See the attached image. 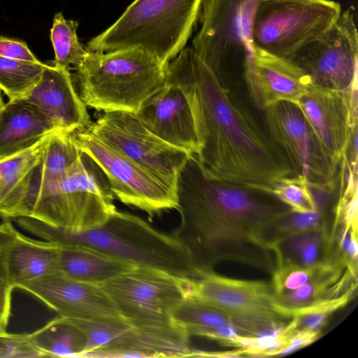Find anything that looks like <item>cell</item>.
<instances>
[{
    "label": "cell",
    "mask_w": 358,
    "mask_h": 358,
    "mask_svg": "<svg viewBox=\"0 0 358 358\" xmlns=\"http://www.w3.org/2000/svg\"><path fill=\"white\" fill-rule=\"evenodd\" d=\"M165 82L180 87L189 102L199 144L195 157L206 178L272 194L282 180L295 176L243 73L213 72L187 48L168 63Z\"/></svg>",
    "instance_id": "6da1fadb"
},
{
    "label": "cell",
    "mask_w": 358,
    "mask_h": 358,
    "mask_svg": "<svg viewBox=\"0 0 358 358\" xmlns=\"http://www.w3.org/2000/svg\"><path fill=\"white\" fill-rule=\"evenodd\" d=\"M180 223L172 236L200 273L223 261L272 273L273 251L265 228L290 208L273 195L206 178L192 155L177 183Z\"/></svg>",
    "instance_id": "7a4b0ae2"
},
{
    "label": "cell",
    "mask_w": 358,
    "mask_h": 358,
    "mask_svg": "<svg viewBox=\"0 0 358 358\" xmlns=\"http://www.w3.org/2000/svg\"><path fill=\"white\" fill-rule=\"evenodd\" d=\"M24 230L62 246L94 248L135 266L151 267L196 280L201 276L182 245L134 215L117 210L100 225L71 231L34 218L14 219Z\"/></svg>",
    "instance_id": "3957f363"
},
{
    "label": "cell",
    "mask_w": 358,
    "mask_h": 358,
    "mask_svg": "<svg viewBox=\"0 0 358 358\" xmlns=\"http://www.w3.org/2000/svg\"><path fill=\"white\" fill-rule=\"evenodd\" d=\"M139 48L108 52L88 50L72 75L76 90L87 106L100 111L136 113L166 81V67Z\"/></svg>",
    "instance_id": "277c9868"
},
{
    "label": "cell",
    "mask_w": 358,
    "mask_h": 358,
    "mask_svg": "<svg viewBox=\"0 0 358 358\" xmlns=\"http://www.w3.org/2000/svg\"><path fill=\"white\" fill-rule=\"evenodd\" d=\"M202 0H135L87 49L108 52L139 48L167 65L185 47L198 20Z\"/></svg>",
    "instance_id": "5b68a950"
},
{
    "label": "cell",
    "mask_w": 358,
    "mask_h": 358,
    "mask_svg": "<svg viewBox=\"0 0 358 358\" xmlns=\"http://www.w3.org/2000/svg\"><path fill=\"white\" fill-rule=\"evenodd\" d=\"M114 199L103 171L83 152L59 179L25 201L20 217H31L58 228L82 231L106 221L116 210Z\"/></svg>",
    "instance_id": "8992f818"
},
{
    "label": "cell",
    "mask_w": 358,
    "mask_h": 358,
    "mask_svg": "<svg viewBox=\"0 0 358 358\" xmlns=\"http://www.w3.org/2000/svg\"><path fill=\"white\" fill-rule=\"evenodd\" d=\"M195 280L165 271L134 266L99 285L121 317L136 327L173 324V310L192 294Z\"/></svg>",
    "instance_id": "52a82bcc"
},
{
    "label": "cell",
    "mask_w": 358,
    "mask_h": 358,
    "mask_svg": "<svg viewBox=\"0 0 358 358\" xmlns=\"http://www.w3.org/2000/svg\"><path fill=\"white\" fill-rule=\"evenodd\" d=\"M341 11L333 0H262L252 22L254 48L289 59L322 36Z\"/></svg>",
    "instance_id": "ba28073f"
},
{
    "label": "cell",
    "mask_w": 358,
    "mask_h": 358,
    "mask_svg": "<svg viewBox=\"0 0 358 358\" xmlns=\"http://www.w3.org/2000/svg\"><path fill=\"white\" fill-rule=\"evenodd\" d=\"M231 317L245 336L280 331L290 319L285 315L271 284L203 273L189 296Z\"/></svg>",
    "instance_id": "9c48e42d"
},
{
    "label": "cell",
    "mask_w": 358,
    "mask_h": 358,
    "mask_svg": "<svg viewBox=\"0 0 358 358\" xmlns=\"http://www.w3.org/2000/svg\"><path fill=\"white\" fill-rule=\"evenodd\" d=\"M261 1L202 0L192 48L212 71L244 74L255 48L252 27Z\"/></svg>",
    "instance_id": "30bf717a"
},
{
    "label": "cell",
    "mask_w": 358,
    "mask_h": 358,
    "mask_svg": "<svg viewBox=\"0 0 358 358\" xmlns=\"http://www.w3.org/2000/svg\"><path fill=\"white\" fill-rule=\"evenodd\" d=\"M85 129L177 191L179 173L192 154L153 134L136 113L104 111Z\"/></svg>",
    "instance_id": "8fae6325"
},
{
    "label": "cell",
    "mask_w": 358,
    "mask_h": 358,
    "mask_svg": "<svg viewBox=\"0 0 358 358\" xmlns=\"http://www.w3.org/2000/svg\"><path fill=\"white\" fill-rule=\"evenodd\" d=\"M72 135L80 150L103 171L114 197L122 203L145 212L150 219L177 210L176 190L85 129L72 132Z\"/></svg>",
    "instance_id": "7c38bea8"
},
{
    "label": "cell",
    "mask_w": 358,
    "mask_h": 358,
    "mask_svg": "<svg viewBox=\"0 0 358 358\" xmlns=\"http://www.w3.org/2000/svg\"><path fill=\"white\" fill-rule=\"evenodd\" d=\"M263 111L269 134L284 152L294 176L304 178L311 188L333 189L341 166L325 152L299 107L282 101Z\"/></svg>",
    "instance_id": "4fadbf2b"
},
{
    "label": "cell",
    "mask_w": 358,
    "mask_h": 358,
    "mask_svg": "<svg viewBox=\"0 0 358 358\" xmlns=\"http://www.w3.org/2000/svg\"><path fill=\"white\" fill-rule=\"evenodd\" d=\"M289 59L315 85L343 92L357 91L358 34L353 11H341L322 36Z\"/></svg>",
    "instance_id": "5bb4252c"
},
{
    "label": "cell",
    "mask_w": 358,
    "mask_h": 358,
    "mask_svg": "<svg viewBox=\"0 0 358 358\" xmlns=\"http://www.w3.org/2000/svg\"><path fill=\"white\" fill-rule=\"evenodd\" d=\"M296 104L325 152L341 166L357 128V91L343 92L311 83Z\"/></svg>",
    "instance_id": "9a60e30c"
},
{
    "label": "cell",
    "mask_w": 358,
    "mask_h": 358,
    "mask_svg": "<svg viewBox=\"0 0 358 358\" xmlns=\"http://www.w3.org/2000/svg\"><path fill=\"white\" fill-rule=\"evenodd\" d=\"M18 289L32 294L66 319L103 321L122 318L99 285L78 281L61 273L25 282Z\"/></svg>",
    "instance_id": "2e32d148"
},
{
    "label": "cell",
    "mask_w": 358,
    "mask_h": 358,
    "mask_svg": "<svg viewBox=\"0 0 358 358\" xmlns=\"http://www.w3.org/2000/svg\"><path fill=\"white\" fill-rule=\"evenodd\" d=\"M244 78L253 101L262 110L278 101L296 103L312 83L290 59L256 48L245 65Z\"/></svg>",
    "instance_id": "e0dca14e"
},
{
    "label": "cell",
    "mask_w": 358,
    "mask_h": 358,
    "mask_svg": "<svg viewBox=\"0 0 358 358\" xmlns=\"http://www.w3.org/2000/svg\"><path fill=\"white\" fill-rule=\"evenodd\" d=\"M136 114L143 125L162 140L192 155L197 154L199 144L191 108L178 86L165 82Z\"/></svg>",
    "instance_id": "ac0fdd59"
},
{
    "label": "cell",
    "mask_w": 358,
    "mask_h": 358,
    "mask_svg": "<svg viewBox=\"0 0 358 358\" xmlns=\"http://www.w3.org/2000/svg\"><path fill=\"white\" fill-rule=\"evenodd\" d=\"M22 99L34 106L59 130L72 133L92 122L68 68L46 64L39 81Z\"/></svg>",
    "instance_id": "d6986e66"
},
{
    "label": "cell",
    "mask_w": 358,
    "mask_h": 358,
    "mask_svg": "<svg viewBox=\"0 0 358 358\" xmlns=\"http://www.w3.org/2000/svg\"><path fill=\"white\" fill-rule=\"evenodd\" d=\"M189 336L175 323L159 327H136L120 322L107 345L96 357H194Z\"/></svg>",
    "instance_id": "ffe728a7"
},
{
    "label": "cell",
    "mask_w": 358,
    "mask_h": 358,
    "mask_svg": "<svg viewBox=\"0 0 358 358\" xmlns=\"http://www.w3.org/2000/svg\"><path fill=\"white\" fill-rule=\"evenodd\" d=\"M57 129L30 103L24 99L8 100L0 108V159L33 145Z\"/></svg>",
    "instance_id": "44dd1931"
},
{
    "label": "cell",
    "mask_w": 358,
    "mask_h": 358,
    "mask_svg": "<svg viewBox=\"0 0 358 358\" xmlns=\"http://www.w3.org/2000/svg\"><path fill=\"white\" fill-rule=\"evenodd\" d=\"M50 134L33 145L0 159V217H18L29 182L41 162Z\"/></svg>",
    "instance_id": "7402d4cb"
},
{
    "label": "cell",
    "mask_w": 358,
    "mask_h": 358,
    "mask_svg": "<svg viewBox=\"0 0 358 358\" xmlns=\"http://www.w3.org/2000/svg\"><path fill=\"white\" fill-rule=\"evenodd\" d=\"M62 246L37 241L17 231L8 261V280L14 289L22 284L59 273Z\"/></svg>",
    "instance_id": "603a6c76"
},
{
    "label": "cell",
    "mask_w": 358,
    "mask_h": 358,
    "mask_svg": "<svg viewBox=\"0 0 358 358\" xmlns=\"http://www.w3.org/2000/svg\"><path fill=\"white\" fill-rule=\"evenodd\" d=\"M134 266L92 248L62 246L59 273L78 281L99 285Z\"/></svg>",
    "instance_id": "cb8c5ba5"
},
{
    "label": "cell",
    "mask_w": 358,
    "mask_h": 358,
    "mask_svg": "<svg viewBox=\"0 0 358 358\" xmlns=\"http://www.w3.org/2000/svg\"><path fill=\"white\" fill-rule=\"evenodd\" d=\"M36 357H81L87 337L72 320L58 316L36 331L23 334Z\"/></svg>",
    "instance_id": "d4e9b609"
},
{
    "label": "cell",
    "mask_w": 358,
    "mask_h": 358,
    "mask_svg": "<svg viewBox=\"0 0 358 358\" xmlns=\"http://www.w3.org/2000/svg\"><path fill=\"white\" fill-rule=\"evenodd\" d=\"M82 154L72 133L59 129L51 132L41 162L29 182L21 208L27 199L59 179Z\"/></svg>",
    "instance_id": "484cf974"
},
{
    "label": "cell",
    "mask_w": 358,
    "mask_h": 358,
    "mask_svg": "<svg viewBox=\"0 0 358 358\" xmlns=\"http://www.w3.org/2000/svg\"><path fill=\"white\" fill-rule=\"evenodd\" d=\"M357 283L352 284L343 294L333 297L322 299L308 305L285 308L283 313L290 319L285 326L288 333L301 331H321L330 317L352 299Z\"/></svg>",
    "instance_id": "4316f807"
},
{
    "label": "cell",
    "mask_w": 358,
    "mask_h": 358,
    "mask_svg": "<svg viewBox=\"0 0 358 358\" xmlns=\"http://www.w3.org/2000/svg\"><path fill=\"white\" fill-rule=\"evenodd\" d=\"M46 64L0 56V91L9 101L24 99L39 81Z\"/></svg>",
    "instance_id": "83f0119b"
},
{
    "label": "cell",
    "mask_w": 358,
    "mask_h": 358,
    "mask_svg": "<svg viewBox=\"0 0 358 358\" xmlns=\"http://www.w3.org/2000/svg\"><path fill=\"white\" fill-rule=\"evenodd\" d=\"M78 22L66 20L62 13L55 15L50 29V40L55 51L54 64L58 66L74 69L79 66L88 53L77 36Z\"/></svg>",
    "instance_id": "f1b7e54d"
},
{
    "label": "cell",
    "mask_w": 358,
    "mask_h": 358,
    "mask_svg": "<svg viewBox=\"0 0 358 358\" xmlns=\"http://www.w3.org/2000/svg\"><path fill=\"white\" fill-rule=\"evenodd\" d=\"M320 220V212L296 213L289 210L265 228L263 241L271 250L274 245L285 238L322 229Z\"/></svg>",
    "instance_id": "f546056e"
},
{
    "label": "cell",
    "mask_w": 358,
    "mask_h": 358,
    "mask_svg": "<svg viewBox=\"0 0 358 358\" xmlns=\"http://www.w3.org/2000/svg\"><path fill=\"white\" fill-rule=\"evenodd\" d=\"M171 319L176 324L185 331L194 327L223 324H231L238 328L236 322L231 317L222 311L202 304L191 297H188L173 310Z\"/></svg>",
    "instance_id": "4dcf8cb0"
},
{
    "label": "cell",
    "mask_w": 358,
    "mask_h": 358,
    "mask_svg": "<svg viewBox=\"0 0 358 358\" xmlns=\"http://www.w3.org/2000/svg\"><path fill=\"white\" fill-rule=\"evenodd\" d=\"M272 194L294 212H319L311 188L301 177L293 176L282 180Z\"/></svg>",
    "instance_id": "1f68e13d"
},
{
    "label": "cell",
    "mask_w": 358,
    "mask_h": 358,
    "mask_svg": "<svg viewBox=\"0 0 358 358\" xmlns=\"http://www.w3.org/2000/svg\"><path fill=\"white\" fill-rule=\"evenodd\" d=\"M317 262L308 266L291 262L276 264L271 282L276 296L293 291L308 282L316 272Z\"/></svg>",
    "instance_id": "d6a6232c"
},
{
    "label": "cell",
    "mask_w": 358,
    "mask_h": 358,
    "mask_svg": "<svg viewBox=\"0 0 358 358\" xmlns=\"http://www.w3.org/2000/svg\"><path fill=\"white\" fill-rule=\"evenodd\" d=\"M17 231L10 220L0 223V282L8 285V261Z\"/></svg>",
    "instance_id": "836d02e7"
},
{
    "label": "cell",
    "mask_w": 358,
    "mask_h": 358,
    "mask_svg": "<svg viewBox=\"0 0 358 358\" xmlns=\"http://www.w3.org/2000/svg\"><path fill=\"white\" fill-rule=\"evenodd\" d=\"M0 56L29 62L38 61L24 41L4 36H0Z\"/></svg>",
    "instance_id": "e575fe53"
},
{
    "label": "cell",
    "mask_w": 358,
    "mask_h": 358,
    "mask_svg": "<svg viewBox=\"0 0 358 358\" xmlns=\"http://www.w3.org/2000/svg\"><path fill=\"white\" fill-rule=\"evenodd\" d=\"M13 289L8 285L0 282V336L7 331L12 310V292Z\"/></svg>",
    "instance_id": "d590c367"
},
{
    "label": "cell",
    "mask_w": 358,
    "mask_h": 358,
    "mask_svg": "<svg viewBox=\"0 0 358 358\" xmlns=\"http://www.w3.org/2000/svg\"><path fill=\"white\" fill-rule=\"evenodd\" d=\"M320 335L321 331H301L289 333L288 345L282 351L281 356L310 345L317 340Z\"/></svg>",
    "instance_id": "8d00e7d4"
},
{
    "label": "cell",
    "mask_w": 358,
    "mask_h": 358,
    "mask_svg": "<svg viewBox=\"0 0 358 358\" xmlns=\"http://www.w3.org/2000/svg\"><path fill=\"white\" fill-rule=\"evenodd\" d=\"M19 345L18 334L0 336V358H17Z\"/></svg>",
    "instance_id": "74e56055"
},
{
    "label": "cell",
    "mask_w": 358,
    "mask_h": 358,
    "mask_svg": "<svg viewBox=\"0 0 358 358\" xmlns=\"http://www.w3.org/2000/svg\"><path fill=\"white\" fill-rule=\"evenodd\" d=\"M4 101H3V99L2 98V95H1V91H0V107H2L3 105H4Z\"/></svg>",
    "instance_id": "f35d334b"
},
{
    "label": "cell",
    "mask_w": 358,
    "mask_h": 358,
    "mask_svg": "<svg viewBox=\"0 0 358 358\" xmlns=\"http://www.w3.org/2000/svg\"><path fill=\"white\" fill-rule=\"evenodd\" d=\"M1 108V107H0Z\"/></svg>",
    "instance_id": "ab89813d"
}]
</instances>
